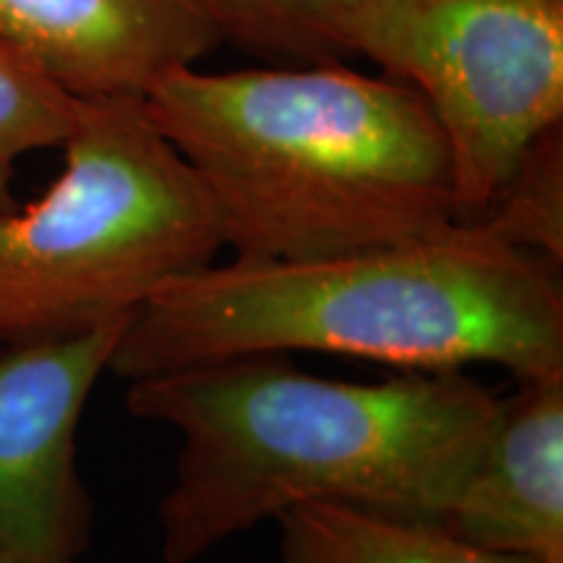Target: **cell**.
<instances>
[{"label": "cell", "mask_w": 563, "mask_h": 563, "mask_svg": "<svg viewBox=\"0 0 563 563\" xmlns=\"http://www.w3.org/2000/svg\"><path fill=\"white\" fill-rule=\"evenodd\" d=\"M16 196H13V165L0 162V211L16 207Z\"/></svg>", "instance_id": "4fadbf2b"}, {"label": "cell", "mask_w": 563, "mask_h": 563, "mask_svg": "<svg viewBox=\"0 0 563 563\" xmlns=\"http://www.w3.org/2000/svg\"><path fill=\"white\" fill-rule=\"evenodd\" d=\"M277 563H540L467 543L443 525L340 501L282 511Z\"/></svg>", "instance_id": "30bf717a"}, {"label": "cell", "mask_w": 563, "mask_h": 563, "mask_svg": "<svg viewBox=\"0 0 563 563\" xmlns=\"http://www.w3.org/2000/svg\"><path fill=\"white\" fill-rule=\"evenodd\" d=\"M241 262H308L460 222L449 144L410 84L344 60L175 70L146 97Z\"/></svg>", "instance_id": "3957f363"}, {"label": "cell", "mask_w": 563, "mask_h": 563, "mask_svg": "<svg viewBox=\"0 0 563 563\" xmlns=\"http://www.w3.org/2000/svg\"><path fill=\"white\" fill-rule=\"evenodd\" d=\"M0 563H16V561H11V559H3V555H0Z\"/></svg>", "instance_id": "5bb4252c"}, {"label": "cell", "mask_w": 563, "mask_h": 563, "mask_svg": "<svg viewBox=\"0 0 563 563\" xmlns=\"http://www.w3.org/2000/svg\"><path fill=\"white\" fill-rule=\"evenodd\" d=\"M316 350L407 371L563 373L553 264L481 222L308 262L211 264L131 316L108 371L123 382L256 352Z\"/></svg>", "instance_id": "7a4b0ae2"}, {"label": "cell", "mask_w": 563, "mask_h": 563, "mask_svg": "<svg viewBox=\"0 0 563 563\" xmlns=\"http://www.w3.org/2000/svg\"><path fill=\"white\" fill-rule=\"evenodd\" d=\"M129 321L9 342L0 352L3 559L76 563L87 551L91 501L76 467V433Z\"/></svg>", "instance_id": "8992f818"}, {"label": "cell", "mask_w": 563, "mask_h": 563, "mask_svg": "<svg viewBox=\"0 0 563 563\" xmlns=\"http://www.w3.org/2000/svg\"><path fill=\"white\" fill-rule=\"evenodd\" d=\"M483 228L527 253L563 258V123L532 141L501 194L481 217Z\"/></svg>", "instance_id": "8fae6325"}, {"label": "cell", "mask_w": 563, "mask_h": 563, "mask_svg": "<svg viewBox=\"0 0 563 563\" xmlns=\"http://www.w3.org/2000/svg\"><path fill=\"white\" fill-rule=\"evenodd\" d=\"M224 45L266 63H327L389 55L399 0H199Z\"/></svg>", "instance_id": "9c48e42d"}, {"label": "cell", "mask_w": 563, "mask_h": 563, "mask_svg": "<svg viewBox=\"0 0 563 563\" xmlns=\"http://www.w3.org/2000/svg\"><path fill=\"white\" fill-rule=\"evenodd\" d=\"M0 37L81 102L146 100L224 45L199 0H0Z\"/></svg>", "instance_id": "52a82bcc"}, {"label": "cell", "mask_w": 563, "mask_h": 563, "mask_svg": "<svg viewBox=\"0 0 563 563\" xmlns=\"http://www.w3.org/2000/svg\"><path fill=\"white\" fill-rule=\"evenodd\" d=\"M81 100L66 95L0 37V162L60 146L79 118Z\"/></svg>", "instance_id": "7c38bea8"}, {"label": "cell", "mask_w": 563, "mask_h": 563, "mask_svg": "<svg viewBox=\"0 0 563 563\" xmlns=\"http://www.w3.org/2000/svg\"><path fill=\"white\" fill-rule=\"evenodd\" d=\"M501 405L460 368L357 384L295 368L285 352L152 373L125 391L131 415L180 433L157 509L165 563L313 501L443 525Z\"/></svg>", "instance_id": "6da1fadb"}, {"label": "cell", "mask_w": 563, "mask_h": 563, "mask_svg": "<svg viewBox=\"0 0 563 563\" xmlns=\"http://www.w3.org/2000/svg\"><path fill=\"white\" fill-rule=\"evenodd\" d=\"M443 527L488 551L563 563V373L525 378L504 399Z\"/></svg>", "instance_id": "ba28073f"}, {"label": "cell", "mask_w": 563, "mask_h": 563, "mask_svg": "<svg viewBox=\"0 0 563 563\" xmlns=\"http://www.w3.org/2000/svg\"><path fill=\"white\" fill-rule=\"evenodd\" d=\"M382 74L431 108L456 217L481 220L532 141L563 123V0H402Z\"/></svg>", "instance_id": "5b68a950"}, {"label": "cell", "mask_w": 563, "mask_h": 563, "mask_svg": "<svg viewBox=\"0 0 563 563\" xmlns=\"http://www.w3.org/2000/svg\"><path fill=\"white\" fill-rule=\"evenodd\" d=\"M60 150L47 191L0 211V340L125 319L224 251L207 188L144 100L81 102Z\"/></svg>", "instance_id": "277c9868"}]
</instances>
